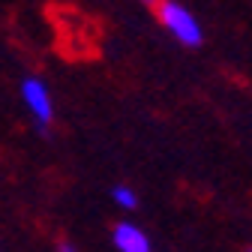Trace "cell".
<instances>
[{
    "label": "cell",
    "mask_w": 252,
    "mask_h": 252,
    "mask_svg": "<svg viewBox=\"0 0 252 252\" xmlns=\"http://www.w3.org/2000/svg\"><path fill=\"white\" fill-rule=\"evenodd\" d=\"M138 3H144V6H153V9H156V6H159V0H138Z\"/></svg>",
    "instance_id": "6"
},
{
    "label": "cell",
    "mask_w": 252,
    "mask_h": 252,
    "mask_svg": "<svg viewBox=\"0 0 252 252\" xmlns=\"http://www.w3.org/2000/svg\"><path fill=\"white\" fill-rule=\"evenodd\" d=\"M0 252H3V249H0Z\"/></svg>",
    "instance_id": "7"
},
{
    "label": "cell",
    "mask_w": 252,
    "mask_h": 252,
    "mask_svg": "<svg viewBox=\"0 0 252 252\" xmlns=\"http://www.w3.org/2000/svg\"><path fill=\"white\" fill-rule=\"evenodd\" d=\"M57 252H78V249H75L72 243H60V246H57Z\"/></svg>",
    "instance_id": "5"
},
{
    "label": "cell",
    "mask_w": 252,
    "mask_h": 252,
    "mask_svg": "<svg viewBox=\"0 0 252 252\" xmlns=\"http://www.w3.org/2000/svg\"><path fill=\"white\" fill-rule=\"evenodd\" d=\"M156 18H159V24L168 30L180 45L198 48L204 42V30H201L198 18L189 12L183 3H177V0H159V6H156Z\"/></svg>",
    "instance_id": "1"
},
{
    "label": "cell",
    "mask_w": 252,
    "mask_h": 252,
    "mask_svg": "<svg viewBox=\"0 0 252 252\" xmlns=\"http://www.w3.org/2000/svg\"><path fill=\"white\" fill-rule=\"evenodd\" d=\"M111 198L123 210H135L138 207V192H135V189H129V186H123V183L120 186H111Z\"/></svg>",
    "instance_id": "4"
},
{
    "label": "cell",
    "mask_w": 252,
    "mask_h": 252,
    "mask_svg": "<svg viewBox=\"0 0 252 252\" xmlns=\"http://www.w3.org/2000/svg\"><path fill=\"white\" fill-rule=\"evenodd\" d=\"M21 102H24V108L33 114V120L42 126L51 123V117H54V102H51V93H48V84L42 81V78H36V75H27L24 81H21Z\"/></svg>",
    "instance_id": "2"
},
{
    "label": "cell",
    "mask_w": 252,
    "mask_h": 252,
    "mask_svg": "<svg viewBox=\"0 0 252 252\" xmlns=\"http://www.w3.org/2000/svg\"><path fill=\"white\" fill-rule=\"evenodd\" d=\"M111 240H114L117 252H153L147 234L135 222H117L114 231H111Z\"/></svg>",
    "instance_id": "3"
},
{
    "label": "cell",
    "mask_w": 252,
    "mask_h": 252,
    "mask_svg": "<svg viewBox=\"0 0 252 252\" xmlns=\"http://www.w3.org/2000/svg\"><path fill=\"white\" fill-rule=\"evenodd\" d=\"M249 252H252V249H249Z\"/></svg>",
    "instance_id": "8"
}]
</instances>
